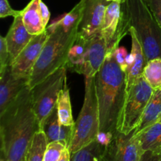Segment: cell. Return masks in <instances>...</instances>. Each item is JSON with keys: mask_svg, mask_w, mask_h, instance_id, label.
Wrapping results in <instances>:
<instances>
[{"mask_svg": "<svg viewBox=\"0 0 161 161\" xmlns=\"http://www.w3.org/2000/svg\"><path fill=\"white\" fill-rule=\"evenodd\" d=\"M73 126H64L61 124L56 105L53 111L41 124L40 130L45 134L48 143L62 142L65 143L69 148L73 134Z\"/></svg>", "mask_w": 161, "mask_h": 161, "instance_id": "16", "label": "cell"}, {"mask_svg": "<svg viewBox=\"0 0 161 161\" xmlns=\"http://www.w3.org/2000/svg\"><path fill=\"white\" fill-rule=\"evenodd\" d=\"M25 28L21 14L14 17V21L5 36L9 53V64L16 59L19 53L29 43L32 37Z\"/></svg>", "mask_w": 161, "mask_h": 161, "instance_id": "15", "label": "cell"}, {"mask_svg": "<svg viewBox=\"0 0 161 161\" xmlns=\"http://www.w3.org/2000/svg\"><path fill=\"white\" fill-rule=\"evenodd\" d=\"M105 145L98 139L71 154L70 161H103Z\"/></svg>", "mask_w": 161, "mask_h": 161, "instance_id": "20", "label": "cell"}, {"mask_svg": "<svg viewBox=\"0 0 161 161\" xmlns=\"http://www.w3.org/2000/svg\"><path fill=\"white\" fill-rule=\"evenodd\" d=\"M143 76L154 91L161 89V58H154L146 63Z\"/></svg>", "mask_w": 161, "mask_h": 161, "instance_id": "23", "label": "cell"}, {"mask_svg": "<svg viewBox=\"0 0 161 161\" xmlns=\"http://www.w3.org/2000/svg\"><path fill=\"white\" fill-rule=\"evenodd\" d=\"M103 161H104V160H103Z\"/></svg>", "mask_w": 161, "mask_h": 161, "instance_id": "36", "label": "cell"}, {"mask_svg": "<svg viewBox=\"0 0 161 161\" xmlns=\"http://www.w3.org/2000/svg\"><path fill=\"white\" fill-rule=\"evenodd\" d=\"M108 53L106 41L99 31L86 40L83 61L73 72L83 75L85 78L94 77L104 64Z\"/></svg>", "mask_w": 161, "mask_h": 161, "instance_id": "9", "label": "cell"}, {"mask_svg": "<svg viewBox=\"0 0 161 161\" xmlns=\"http://www.w3.org/2000/svg\"><path fill=\"white\" fill-rule=\"evenodd\" d=\"M107 1H108V2H113V1H116V2H119V3H124V2L126 1V0H107Z\"/></svg>", "mask_w": 161, "mask_h": 161, "instance_id": "34", "label": "cell"}, {"mask_svg": "<svg viewBox=\"0 0 161 161\" xmlns=\"http://www.w3.org/2000/svg\"><path fill=\"white\" fill-rule=\"evenodd\" d=\"M148 6L161 25V0H146Z\"/></svg>", "mask_w": 161, "mask_h": 161, "instance_id": "30", "label": "cell"}, {"mask_svg": "<svg viewBox=\"0 0 161 161\" xmlns=\"http://www.w3.org/2000/svg\"><path fill=\"white\" fill-rule=\"evenodd\" d=\"M9 64V53L5 37L0 36V73Z\"/></svg>", "mask_w": 161, "mask_h": 161, "instance_id": "27", "label": "cell"}, {"mask_svg": "<svg viewBox=\"0 0 161 161\" xmlns=\"http://www.w3.org/2000/svg\"><path fill=\"white\" fill-rule=\"evenodd\" d=\"M71 160V153L69 151V149H65L64 150V152L61 154V157L60 158L59 161H70Z\"/></svg>", "mask_w": 161, "mask_h": 161, "instance_id": "33", "label": "cell"}, {"mask_svg": "<svg viewBox=\"0 0 161 161\" xmlns=\"http://www.w3.org/2000/svg\"><path fill=\"white\" fill-rule=\"evenodd\" d=\"M153 93L154 90L142 75L126 93L117 130L127 135L135 130Z\"/></svg>", "mask_w": 161, "mask_h": 161, "instance_id": "6", "label": "cell"}, {"mask_svg": "<svg viewBox=\"0 0 161 161\" xmlns=\"http://www.w3.org/2000/svg\"><path fill=\"white\" fill-rule=\"evenodd\" d=\"M114 56L119 67L124 72H126L128 65V55L127 50L124 47H118L114 50Z\"/></svg>", "mask_w": 161, "mask_h": 161, "instance_id": "28", "label": "cell"}, {"mask_svg": "<svg viewBox=\"0 0 161 161\" xmlns=\"http://www.w3.org/2000/svg\"><path fill=\"white\" fill-rule=\"evenodd\" d=\"M28 77L16 76L10 64L0 73V113L4 112L16 100L25 87L28 86Z\"/></svg>", "mask_w": 161, "mask_h": 161, "instance_id": "13", "label": "cell"}, {"mask_svg": "<svg viewBox=\"0 0 161 161\" xmlns=\"http://www.w3.org/2000/svg\"><path fill=\"white\" fill-rule=\"evenodd\" d=\"M99 134L100 122L94 77H89L85 78L83 105L74 124L72 141L68 148L71 154L97 140Z\"/></svg>", "mask_w": 161, "mask_h": 161, "instance_id": "5", "label": "cell"}, {"mask_svg": "<svg viewBox=\"0 0 161 161\" xmlns=\"http://www.w3.org/2000/svg\"><path fill=\"white\" fill-rule=\"evenodd\" d=\"M123 22L127 34L130 28L139 40L146 62L161 58V25L146 0H126L122 3Z\"/></svg>", "mask_w": 161, "mask_h": 161, "instance_id": "3", "label": "cell"}, {"mask_svg": "<svg viewBox=\"0 0 161 161\" xmlns=\"http://www.w3.org/2000/svg\"><path fill=\"white\" fill-rule=\"evenodd\" d=\"M47 29L50 34L30 75V89L59 69L65 67L70 49L78 36V30L66 31L56 21Z\"/></svg>", "mask_w": 161, "mask_h": 161, "instance_id": "4", "label": "cell"}, {"mask_svg": "<svg viewBox=\"0 0 161 161\" xmlns=\"http://www.w3.org/2000/svg\"><path fill=\"white\" fill-rule=\"evenodd\" d=\"M67 68L62 67L31 89L33 109L39 124L55 108L58 95L67 81Z\"/></svg>", "mask_w": 161, "mask_h": 161, "instance_id": "7", "label": "cell"}, {"mask_svg": "<svg viewBox=\"0 0 161 161\" xmlns=\"http://www.w3.org/2000/svg\"><path fill=\"white\" fill-rule=\"evenodd\" d=\"M39 5H40V12H41V15H42V20H43L44 25L47 26L49 20H50V11H49V9L47 6V5H46L42 0H40V4Z\"/></svg>", "mask_w": 161, "mask_h": 161, "instance_id": "32", "label": "cell"}, {"mask_svg": "<svg viewBox=\"0 0 161 161\" xmlns=\"http://www.w3.org/2000/svg\"><path fill=\"white\" fill-rule=\"evenodd\" d=\"M83 12V2L80 0L70 12L64 14L61 18L55 21L62 26L66 31H72L78 30L82 18Z\"/></svg>", "mask_w": 161, "mask_h": 161, "instance_id": "24", "label": "cell"}, {"mask_svg": "<svg viewBox=\"0 0 161 161\" xmlns=\"http://www.w3.org/2000/svg\"><path fill=\"white\" fill-rule=\"evenodd\" d=\"M21 14V10L14 9L9 5L8 0H0V17L4 18L6 17H16Z\"/></svg>", "mask_w": 161, "mask_h": 161, "instance_id": "29", "label": "cell"}, {"mask_svg": "<svg viewBox=\"0 0 161 161\" xmlns=\"http://www.w3.org/2000/svg\"><path fill=\"white\" fill-rule=\"evenodd\" d=\"M129 34L131 38V50L128 58V65L125 72L127 91L142 76L145 66L147 63L142 47L132 28L129 30Z\"/></svg>", "mask_w": 161, "mask_h": 161, "instance_id": "14", "label": "cell"}, {"mask_svg": "<svg viewBox=\"0 0 161 161\" xmlns=\"http://www.w3.org/2000/svg\"><path fill=\"white\" fill-rule=\"evenodd\" d=\"M49 34V31L46 29L42 34L33 36L29 43L10 64L12 72L14 75L30 78L31 71L48 39Z\"/></svg>", "mask_w": 161, "mask_h": 161, "instance_id": "11", "label": "cell"}, {"mask_svg": "<svg viewBox=\"0 0 161 161\" xmlns=\"http://www.w3.org/2000/svg\"><path fill=\"white\" fill-rule=\"evenodd\" d=\"M83 2L82 18L78 36L88 39L101 31L105 9L110 2L107 0H81Z\"/></svg>", "mask_w": 161, "mask_h": 161, "instance_id": "12", "label": "cell"}, {"mask_svg": "<svg viewBox=\"0 0 161 161\" xmlns=\"http://www.w3.org/2000/svg\"><path fill=\"white\" fill-rule=\"evenodd\" d=\"M143 151L134 131L124 134L116 130L105 146L104 161H138Z\"/></svg>", "mask_w": 161, "mask_h": 161, "instance_id": "8", "label": "cell"}, {"mask_svg": "<svg viewBox=\"0 0 161 161\" xmlns=\"http://www.w3.org/2000/svg\"><path fill=\"white\" fill-rule=\"evenodd\" d=\"M1 161H5V160H1Z\"/></svg>", "mask_w": 161, "mask_h": 161, "instance_id": "35", "label": "cell"}, {"mask_svg": "<svg viewBox=\"0 0 161 161\" xmlns=\"http://www.w3.org/2000/svg\"><path fill=\"white\" fill-rule=\"evenodd\" d=\"M40 0H31L26 7L21 10L23 23L28 32L32 36L42 34L46 31L40 12Z\"/></svg>", "mask_w": 161, "mask_h": 161, "instance_id": "17", "label": "cell"}, {"mask_svg": "<svg viewBox=\"0 0 161 161\" xmlns=\"http://www.w3.org/2000/svg\"><path fill=\"white\" fill-rule=\"evenodd\" d=\"M48 142L42 130L35 135L27 155V161H43Z\"/></svg>", "mask_w": 161, "mask_h": 161, "instance_id": "22", "label": "cell"}, {"mask_svg": "<svg viewBox=\"0 0 161 161\" xmlns=\"http://www.w3.org/2000/svg\"><path fill=\"white\" fill-rule=\"evenodd\" d=\"M39 130L40 124L33 109L31 89L27 86L0 113L1 160L27 161L31 141Z\"/></svg>", "mask_w": 161, "mask_h": 161, "instance_id": "1", "label": "cell"}, {"mask_svg": "<svg viewBox=\"0 0 161 161\" xmlns=\"http://www.w3.org/2000/svg\"><path fill=\"white\" fill-rule=\"evenodd\" d=\"M68 146L62 142H53L48 143L43 161H59L61 154Z\"/></svg>", "mask_w": 161, "mask_h": 161, "instance_id": "26", "label": "cell"}, {"mask_svg": "<svg viewBox=\"0 0 161 161\" xmlns=\"http://www.w3.org/2000/svg\"><path fill=\"white\" fill-rule=\"evenodd\" d=\"M86 40L87 39H82L77 36L76 39L69 51V59L65 66L67 69H70L72 72H73L75 68L81 64L86 51Z\"/></svg>", "mask_w": 161, "mask_h": 161, "instance_id": "25", "label": "cell"}, {"mask_svg": "<svg viewBox=\"0 0 161 161\" xmlns=\"http://www.w3.org/2000/svg\"><path fill=\"white\" fill-rule=\"evenodd\" d=\"M138 161H161V155L151 151H145Z\"/></svg>", "mask_w": 161, "mask_h": 161, "instance_id": "31", "label": "cell"}, {"mask_svg": "<svg viewBox=\"0 0 161 161\" xmlns=\"http://www.w3.org/2000/svg\"><path fill=\"white\" fill-rule=\"evenodd\" d=\"M57 107L61 124L64 126H73L75 121L73 120L72 117L70 93L68 87L67 81L64 83L63 89L60 91L57 102Z\"/></svg>", "mask_w": 161, "mask_h": 161, "instance_id": "21", "label": "cell"}, {"mask_svg": "<svg viewBox=\"0 0 161 161\" xmlns=\"http://www.w3.org/2000/svg\"><path fill=\"white\" fill-rule=\"evenodd\" d=\"M161 119V89L155 90L134 134L139 133Z\"/></svg>", "mask_w": 161, "mask_h": 161, "instance_id": "18", "label": "cell"}, {"mask_svg": "<svg viewBox=\"0 0 161 161\" xmlns=\"http://www.w3.org/2000/svg\"><path fill=\"white\" fill-rule=\"evenodd\" d=\"M135 137L143 152L151 151L161 155V119L156 124L135 135Z\"/></svg>", "mask_w": 161, "mask_h": 161, "instance_id": "19", "label": "cell"}, {"mask_svg": "<svg viewBox=\"0 0 161 161\" xmlns=\"http://www.w3.org/2000/svg\"><path fill=\"white\" fill-rule=\"evenodd\" d=\"M94 84L100 134L113 135L117 130L118 120L127 93L125 72L116 62L114 52L108 53L102 68L94 76Z\"/></svg>", "mask_w": 161, "mask_h": 161, "instance_id": "2", "label": "cell"}, {"mask_svg": "<svg viewBox=\"0 0 161 161\" xmlns=\"http://www.w3.org/2000/svg\"><path fill=\"white\" fill-rule=\"evenodd\" d=\"M101 32L106 41L108 53L119 47L121 39L127 35L123 26L122 3L110 2L106 6Z\"/></svg>", "mask_w": 161, "mask_h": 161, "instance_id": "10", "label": "cell"}]
</instances>
